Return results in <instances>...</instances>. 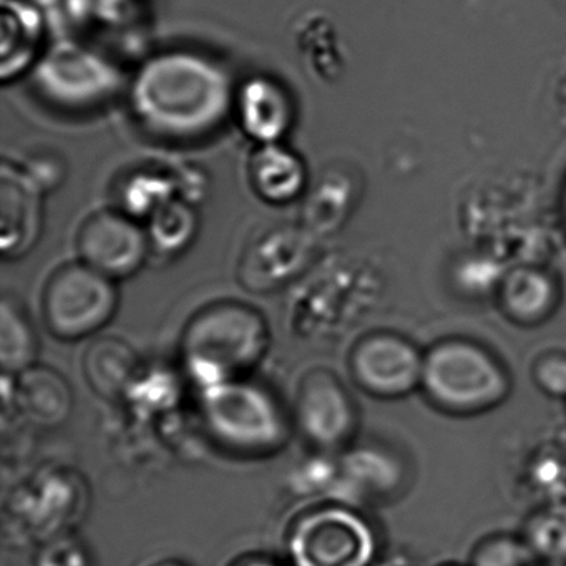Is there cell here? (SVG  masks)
<instances>
[{"mask_svg":"<svg viewBox=\"0 0 566 566\" xmlns=\"http://www.w3.org/2000/svg\"><path fill=\"white\" fill-rule=\"evenodd\" d=\"M39 339L31 317L18 296L6 293L0 303V366L18 376L38 364Z\"/></svg>","mask_w":566,"mask_h":566,"instance_id":"obj_21","label":"cell"},{"mask_svg":"<svg viewBox=\"0 0 566 566\" xmlns=\"http://www.w3.org/2000/svg\"><path fill=\"white\" fill-rule=\"evenodd\" d=\"M473 566H535L530 546L513 539H496L482 546Z\"/></svg>","mask_w":566,"mask_h":566,"instance_id":"obj_28","label":"cell"},{"mask_svg":"<svg viewBox=\"0 0 566 566\" xmlns=\"http://www.w3.org/2000/svg\"><path fill=\"white\" fill-rule=\"evenodd\" d=\"M142 366L134 347L114 336L97 337L82 357V370L88 386L111 402L124 400Z\"/></svg>","mask_w":566,"mask_h":566,"instance_id":"obj_17","label":"cell"},{"mask_svg":"<svg viewBox=\"0 0 566 566\" xmlns=\"http://www.w3.org/2000/svg\"><path fill=\"white\" fill-rule=\"evenodd\" d=\"M270 349V327L256 307L221 300L193 314L181 334L187 379L198 394L248 377Z\"/></svg>","mask_w":566,"mask_h":566,"instance_id":"obj_2","label":"cell"},{"mask_svg":"<svg viewBox=\"0 0 566 566\" xmlns=\"http://www.w3.org/2000/svg\"><path fill=\"white\" fill-rule=\"evenodd\" d=\"M15 410L39 427L62 426L74 410L71 384L57 370L34 364L15 376Z\"/></svg>","mask_w":566,"mask_h":566,"instance_id":"obj_15","label":"cell"},{"mask_svg":"<svg viewBox=\"0 0 566 566\" xmlns=\"http://www.w3.org/2000/svg\"><path fill=\"white\" fill-rule=\"evenodd\" d=\"M184 397L181 377L164 366H142L124 402L138 419H151L177 409Z\"/></svg>","mask_w":566,"mask_h":566,"instance_id":"obj_22","label":"cell"},{"mask_svg":"<svg viewBox=\"0 0 566 566\" xmlns=\"http://www.w3.org/2000/svg\"><path fill=\"white\" fill-rule=\"evenodd\" d=\"M197 233L198 217L193 205L181 198H174L148 218L147 234L150 247L168 256L187 251Z\"/></svg>","mask_w":566,"mask_h":566,"instance_id":"obj_23","label":"cell"},{"mask_svg":"<svg viewBox=\"0 0 566 566\" xmlns=\"http://www.w3.org/2000/svg\"><path fill=\"white\" fill-rule=\"evenodd\" d=\"M317 240L301 223L261 228L238 261V284L253 294H274L306 277L319 261Z\"/></svg>","mask_w":566,"mask_h":566,"instance_id":"obj_8","label":"cell"},{"mask_svg":"<svg viewBox=\"0 0 566 566\" xmlns=\"http://www.w3.org/2000/svg\"><path fill=\"white\" fill-rule=\"evenodd\" d=\"M198 399L208 436L228 453L268 459L290 442L293 419L263 384L243 377L205 390Z\"/></svg>","mask_w":566,"mask_h":566,"instance_id":"obj_3","label":"cell"},{"mask_svg":"<svg viewBox=\"0 0 566 566\" xmlns=\"http://www.w3.org/2000/svg\"><path fill=\"white\" fill-rule=\"evenodd\" d=\"M150 240L124 211L92 213L78 228L77 251L82 263L111 280H127L144 268Z\"/></svg>","mask_w":566,"mask_h":566,"instance_id":"obj_11","label":"cell"},{"mask_svg":"<svg viewBox=\"0 0 566 566\" xmlns=\"http://www.w3.org/2000/svg\"><path fill=\"white\" fill-rule=\"evenodd\" d=\"M291 566H370L377 552L370 523L347 503H319L291 522Z\"/></svg>","mask_w":566,"mask_h":566,"instance_id":"obj_4","label":"cell"},{"mask_svg":"<svg viewBox=\"0 0 566 566\" xmlns=\"http://www.w3.org/2000/svg\"><path fill=\"white\" fill-rule=\"evenodd\" d=\"M237 112L244 134L260 145L280 144L293 127V101L273 78L244 82L237 95Z\"/></svg>","mask_w":566,"mask_h":566,"instance_id":"obj_14","label":"cell"},{"mask_svg":"<svg viewBox=\"0 0 566 566\" xmlns=\"http://www.w3.org/2000/svg\"><path fill=\"white\" fill-rule=\"evenodd\" d=\"M35 566H92L87 546L74 533L42 543Z\"/></svg>","mask_w":566,"mask_h":566,"instance_id":"obj_26","label":"cell"},{"mask_svg":"<svg viewBox=\"0 0 566 566\" xmlns=\"http://www.w3.org/2000/svg\"><path fill=\"white\" fill-rule=\"evenodd\" d=\"M357 197L354 171L329 165L306 191L301 208V224L316 238L331 237L346 223Z\"/></svg>","mask_w":566,"mask_h":566,"instance_id":"obj_16","label":"cell"},{"mask_svg":"<svg viewBox=\"0 0 566 566\" xmlns=\"http://www.w3.org/2000/svg\"><path fill=\"white\" fill-rule=\"evenodd\" d=\"M42 188L24 168L4 161L0 171V250L4 260L31 253L42 234Z\"/></svg>","mask_w":566,"mask_h":566,"instance_id":"obj_13","label":"cell"},{"mask_svg":"<svg viewBox=\"0 0 566 566\" xmlns=\"http://www.w3.org/2000/svg\"><path fill=\"white\" fill-rule=\"evenodd\" d=\"M251 187L261 200L286 205L306 190V168L303 160L281 144H264L250 158Z\"/></svg>","mask_w":566,"mask_h":566,"instance_id":"obj_19","label":"cell"},{"mask_svg":"<svg viewBox=\"0 0 566 566\" xmlns=\"http://www.w3.org/2000/svg\"><path fill=\"white\" fill-rule=\"evenodd\" d=\"M397 482L394 463L379 450L357 449L339 460V475L333 492L336 502L347 503L373 493H384Z\"/></svg>","mask_w":566,"mask_h":566,"instance_id":"obj_20","label":"cell"},{"mask_svg":"<svg viewBox=\"0 0 566 566\" xmlns=\"http://www.w3.org/2000/svg\"><path fill=\"white\" fill-rule=\"evenodd\" d=\"M117 284L87 264L67 263L49 277L42 293V314L52 336L65 343L104 329L118 310Z\"/></svg>","mask_w":566,"mask_h":566,"instance_id":"obj_5","label":"cell"},{"mask_svg":"<svg viewBox=\"0 0 566 566\" xmlns=\"http://www.w3.org/2000/svg\"><path fill=\"white\" fill-rule=\"evenodd\" d=\"M154 566H185L184 563L180 562H171V559H168V562H160L157 563V565Z\"/></svg>","mask_w":566,"mask_h":566,"instance_id":"obj_31","label":"cell"},{"mask_svg":"<svg viewBox=\"0 0 566 566\" xmlns=\"http://www.w3.org/2000/svg\"><path fill=\"white\" fill-rule=\"evenodd\" d=\"M44 39V19L31 0H2V81L24 74Z\"/></svg>","mask_w":566,"mask_h":566,"instance_id":"obj_18","label":"cell"},{"mask_svg":"<svg viewBox=\"0 0 566 566\" xmlns=\"http://www.w3.org/2000/svg\"><path fill=\"white\" fill-rule=\"evenodd\" d=\"M422 382L437 402L455 410L492 406L505 396L509 386L495 359L462 340L439 344L427 354Z\"/></svg>","mask_w":566,"mask_h":566,"instance_id":"obj_6","label":"cell"},{"mask_svg":"<svg viewBox=\"0 0 566 566\" xmlns=\"http://www.w3.org/2000/svg\"><path fill=\"white\" fill-rule=\"evenodd\" d=\"M91 502L87 483L75 470L49 467L12 492V523L42 543L67 535L84 520Z\"/></svg>","mask_w":566,"mask_h":566,"instance_id":"obj_7","label":"cell"},{"mask_svg":"<svg viewBox=\"0 0 566 566\" xmlns=\"http://www.w3.org/2000/svg\"><path fill=\"white\" fill-rule=\"evenodd\" d=\"M339 475V460H331L327 453L319 452V455L303 463L297 472L294 485L303 495L323 493L324 490L333 492Z\"/></svg>","mask_w":566,"mask_h":566,"instance_id":"obj_27","label":"cell"},{"mask_svg":"<svg viewBox=\"0 0 566 566\" xmlns=\"http://www.w3.org/2000/svg\"><path fill=\"white\" fill-rule=\"evenodd\" d=\"M178 198L177 171L140 170L120 190V207L132 218H150L158 208Z\"/></svg>","mask_w":566,"mask_h":566,"instance_id":"obj_24","label":"cell"},{"mask_svg":"<svg viewBox=\"0 0 566 566\" xmlns=\"http://www.w3.org/2000/svg\"><path fill=\"white\" fill-rule=\"evenodd\" d=\"M230 75L205 55L165 52L135 77L130 102L137 120L168 140L211 134L233 107Z\"/></svg>","mask_w":566,"mask_h":566,"instance_id":"obj_1","label":"cell"},{"mask_svg":"<svg viewBox=\"0 0 566 566\" xmlns=\"http://www.w3.org/2000/svg\"><path fill=\"white\" fill-rule=\"evenodd\" d=\"M230 566H283L276 559L263 555H248L241 556L237 562L231 563Z\"/></svg>","mask_w":566,"mask_h":566,"instance_id":"obj_30","label":"cell"},{"mask_svg":"<svg viewBox=\"0 0 566 566\" xmlns=\"http://www.w3.org/2000/svg\"><path fill=\"white\" fill-rule=\"evenodd\" d=\"M555 300L552 281L532 270H518L506 277L503 301L506 310L520 321H536L545 316Z\"/></svg>","mask_w":566,"mask_h":566,"instance_id":"obj_25","label":"cell"},{"mask_svg":"<svg viewBox=\"0 0 566 566\" xmlns=\"http://www.w3.org/2000/svg\"><path fill=\"white\" fill-rule=\"evenodd\" d=\"M349 367L354 380L374 396H402L422 382L423 359L412 344L394 334L360 339L350 353Z\"/></svg>","mask_w":566,"mask_h":566,"instance_id":"obj_12","label":"cell"},{"mask_svg":"<svg viewBox=\"0 0 566 566\" xmlns=\"http://www.w3.org/2000/svg\"><path fill=\"white\" fill-rule=\"evenodd\" d=\"M35 84L44 97L61 107L91 108L117 92L120 75L95 52L65 44L39 62Z\"/></svg>","mask_w":566,"mask_h":566,"instance_id":"obj_10","label":"cell"},{"mask_svg":"<svg viewBox=\"0 0 566 566\" xmlns=\"http://www.w3.org/2000/svg\"><path fill=\"white\" fill-rule=\"evenodd\" d=\"M539 386L552 396H566V357H546L536 367Z\"/></svg>","mask_w":566,"mask_h":566,"instance_id":"obj_29","label":"cell"},{"mask_svg":"<svg viewBox=\"0 0 566 566\" xmlns=\"http://www.w3.org/2000/svg\"><path fill=\"white\" fill-rule=\"evenodd\" d=\"M293 422L317 452H337L356 432L357 410L336 374L313 369L297 386Z\"/></svg>","mask_w":566,"mask_h":566,"instance_id":"obj_9","label":"cell"}]
</instances>
